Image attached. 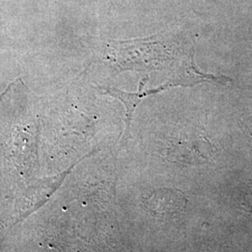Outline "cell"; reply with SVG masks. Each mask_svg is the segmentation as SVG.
<instances>
[{"label": "cell", "mask_w": 252, "mask_h": 252, "mask_svg": "<svg viewBox=\"0 0 252 252\" xmlns=\"http://www.w3.org/2000/svg\"><path fill=\"white\" fill-rule=\"evenodd\" d=\"M214 147L198 126H182L167 137L162 154L172 162L203 164L209 162Z\"/></svg>", "instance_id": "cell-1"}, {"label": "cell", "mask_w": 252, "mask_h": 252, "mask_svg": "<svg viewBox=\"0 0 252 252\" xmlns=\"http://www.w3.org/2000/svg\"><path fill=\"white\" fill-rule=\"evenodd\" d=\"M149 81V77L146 76L144 79H142L139 85H138V92L136 93H127L125 91L119 90L117 88L114 87H107V86H100L98 87V90L104 94H108L110 95L116 99L121 100L123 102V104L126 107V135H129V130H130V126H131V122L134 116V111L135 108L138 106V104L142 101V100L150 96L156 94L158 93H161L162 91L167 90L172 87H178L180 86V84L175 81H168L164 82L162 85L158 86L155 89H149L146 90V84Z\"/></svg>", "instance_id": "cell-2"}, {"label": "cell", "mask_w": 252, "mask_h": 252, "mask_svg": "<svg viewBox=\"0 0 252 252\" xmlns=\"http://www.w3.org/2000/svg\"><path fill=\"white\" fill-rule=\"evenodd\" d=\"M144 205L154 215L169 216L183 211L187 207V199L179 189L161 188L150 192Z\"/></svg>", "instance_id": "cell-3"}, {"label": "cell", "mask_w": 252, "mask_h": 252, "mask_svg": "<svg viewBox=\"0 0 252 252\" xmlns=\"http://www.w3.org/2000/svg\"><path fill=\"white\" fill-rule=\"evenodd\" d=\"M251 199H252V200H251V201H252V198H251Z\"/></svg>", "instance_id": "cell-4"}]
</instances>
